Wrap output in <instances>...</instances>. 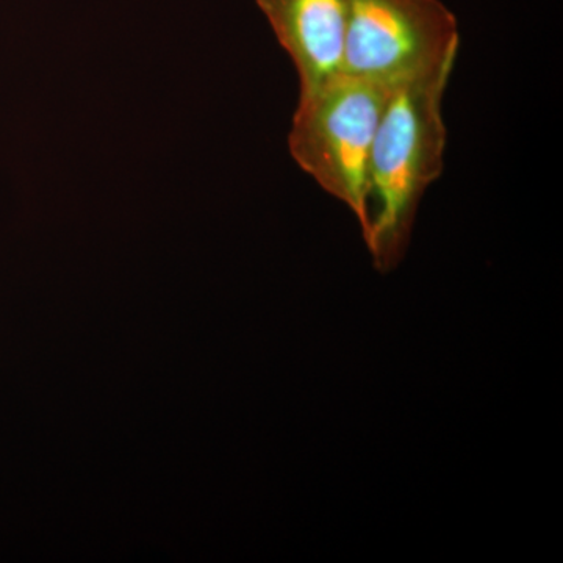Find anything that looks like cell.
<instances>
[{
    "label": "cell",
    "instance_id": "1",
    "mask_svg": "<svg viewBox=\"0 0 563 563\" xmlns=\"http://www.w3.org/2000/svg\"><path fill=\"white\" fill-rule=\"evenodd\" d=\"M454 65L398 81L377 125L358 222L379 273L393 272L406 257L422 196L442 176L443 98Z\"/></svg>",
    "mask_w": 563,
    "mask_h": 563
},
{
    "label": "cell",
    "instance_id": "2",
    "mask_svg": "<svg viewBox=\"0 0 563 563\" xmlns=\"http://www.w3.org/2000/svg\"><path fill=\"white\" fill-rule=\"evenodd\" d=\"M395 85L340 73L299 92L288 147L292 161L361 220L369 152Z\"/></svg>",
    "mask_w": 563,
    "mask_h": 563
},
{
    "label": "cell",
    "instance_id": "3",
    "mask_svg": "<svg viewBox=\"0 0 563 563\" xmlns=\"http://www.w3.org/2000/svg\"><path fill=\"white\" fill-rule=\"evenodd\" d=\"M459 47L442 0H346L342 73L396 85L457 60Z\"/></svg>",
    "mask_w": 563,
    "mask_h": 563
},
{
    "label": "cell",
    "instance_id": "4",
    "mask_svg": "<svg viewBox=\"0 0 563 563\" xmlns=\"http://www.w3.org/2000/svg\"><path fill=\"white\" fill-rule=\"evenodd\" d=\"M257 5L295 63L301 90L342 73L346 0H257Z\"/></svg>",
    "mask_w": 563,
    "mask_h": 563
}]
</instances>
